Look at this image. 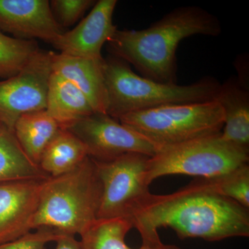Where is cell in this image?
I'll return each instance as SVG.
<instances>
[{
  "mask_svg": "<svg viewBox=\"0 0 249 249\" xmlns=\"http://www.w3.org/2000/svg\"><path fill=\"white\" fill-rule=\"evenodd\" d=\"M142 243L161 242L160 228L178 238L216 242L249 236V209L216 193L206 178H197L168 195L150 194L129 217Z\"/></svg>",
  "mask_w": 249,
  "mask_h": 249,
  "instance_id": "1",
  "label": "cell"
},
{
  "mask_svg": "<svg viewBox=\"0 0 249 249\" xmlns=\"http://www.w3.org/2000/svg\"><path fill=\"white\" fill-rule=\"evenodd\" d=\"M219 19L196 6L170 11L142 30H116L107 41L111 55L132 65L144 78L176 84L177 49L183 39L195 35L218 36Z\"/></svg>",
  "mask_w": 249,
  "mask_h": 249,
  "instance_id": "2",
  "label": "cell"
},
{
  "mask_svg": "<svg viewBox=\"0 0 249 249\" xmlns=\"http://www.w3.org/2000/svg\"><path fill=\"white\" fill-rule=\"evenodd\" d=\"M101 196L96 165L88 157L71 171L44 181L32 229L47 227L80 235L97 219Z\"/></svg>",
  "mask_w": 249,
  "mask_h": 249,
  "instance_id": "3",
  "label": "cell"
},
{
  "mask_svg": "<svg viewBox=\"0 0 249 249\" xmlns=\"http://www.w3.org/2000/svg\"><path fill=\"white\" fill-rule=\"evenodd\" d=\"M103 73L107 114L116 120L129 113L160 106L212 101L220 86L210 76L187 85L159 83L139 76L128 64L113 55L105 59Z\"/></svg>",
  "mask_w": 249,
  "mask_h": 249,
  "instance_id": "4",
  "label": "cell"
},
{
  "mask_svg": "<svg viewBox=\"0 0 249 249\" xmlns=\"http://www.w3.org/2000/svg\"><path fill=\"white\" fill-rule=\"evenodd\" d=\"M118 121L138 132L160 150L221 133L224 114L214 100L168 105L129 113Z\"/></svg>",
  "mask_w": 249,
  "mask_h": 249,
  "instance_id": "5",
  "label": "cell"
},
{
  "mask_svg": "<svg viewBox=\"0 0 249 249\" xmlns=\"http://www.w3.org/2000/svg\"><path fill=\"white\" fill-rule=\"evenodd\" d=\"M249 160V152L228 142L221 132L160 149L149 158L145 178L150 186L157 178L167 175L217 178Z\"/></svg>",
  "mask_w": 249,
  "mask_h": 249,
  "instance_id": "6",
  "label": "cell"
},
{
  "mask_svg": "<svg viewBox=\"0 0 249 249\" xmlns=\"http://www.w3.org/2000/svg\"><path fill=\"white\" fill-rule=\"evenodd\" d=\"M149 158L132 152L109 161L93 160L102 184L97 219H129L151 194L145 178Z\"/></svg>",
  "mask_w": 249,
  "mask_h": 249,
  "instance_id": "7",
  "label": "cell"
},
{
  "mask_svg": "<svg viewBox=\"0 0 249 249\" xmlns=\"http://www.w3.org/2000/svg\"><path fill=\"white\" fill-rule=\"evenodd\" d=\"M53 52L40 49L16 76L0 80V124L14 132L26 113L45 110Z\"/></svg>",
  "mask_w": 249,
  "mask_h": 249,
  "instance_id": "8",
  "label": "cell"
},
{
  "mask_svg": "<svg viewBox=\"0 0 249 249\" xmlns=\"http://www.w3.org/2000/svg\"><path fill=\"white\" fill-rule=\"evenodd\" d=\"M65 129L79 138L88 156L98 161H109L132 152L152 157L158 152L138 132L103 113H93Z\"/></svg>",
  "mask_w": 249,
  "mask_h": 249,
  "instance_id": "9",
  "label": "cell"
},
{
  "mask_svg": "<svg viewBox=\"0 0 249 249\" xmlns=\"http://www.w3.org/2000/svg\"><path fill=\"white\" fill-rule=\"evenodd\" d=\"M118 1L99 0L89 15L73 30L64 32L52 45L60 53L71 56L101 60L105 43L117 30L113 24V15Z\"/></svg>",
  "mask_w": 249,
  "mask_h": 249,
  "instance_id": "10",
  "label": "cell"
},
{
  "mask_svg": "<svg viewBox=\"0 0 249 249\" xmlns=\"http://www.w3.org/2000/svg\"><path fill=\"white\" fill-rule=\"evenodd\" d=\"M45 179L0 183V245L17 240L33 230Z\"/></svg>",
  "mask_w": 249,
  "mask_h": 249,
  "instance_id": "11",
  "label": "cell"
},
{
  "mask_svg": "<svg viewBox=\"0 0 249 249\" xmlns=\"http://www.w3.org/2000/svg\"><path fill=\"white\" fill-rule=\"evenodd\" d=\"M0 31L15 38L51 44L65 32L48 0H0Z\"/></svg>",
  "mask_w": 249,
  "mask_h": 249,
  "instance_id": "12",
  "label": "cell"
},
{
  "mask_svg": "<svg viewBox=\"0 0 249 249\" xmlns=\"http://www.w3.org/2000/svg\"><path fill=\"white\" fill-rule=\"evenodd\" d=\"M101 60L53 54L52 71L73 83L82 91L95 112L107 114V93Z\"/></svg>",
  "mask_w": 249,
  "mask_h": 249,
  "instance_id": "13",
  "label": "cell"
},
{
  "mask_svg": "<svg viewBox=\"0 0 249 249\" xmlns=\"http://www.w3.org/2000/svg\"><path fill=\"white\" fill-rule=\"evenodd\" d=\"M214 100L224 111L223 139L249 152V83L230 78L220 84Z\"/></svg>",
  "mask_w": 249,
  "mask_h": 249,
  "instance_id": "14",
  "label": "cell"
},
{
  "mask_svg": "<svg viewBox=\"0 0 249 249\" xmlns=\"http://www.w3.org/2000/svg\"><path fill=\"white\" fill-rule=\"evenodd\" d=\"M45 110L61 129L95 113L84 93L53 71L49 77Z\"/></svg>",
  "mask_w": 249,
  "mask_h": 249,
  "instance_id": "15",
  "label": "cell"
},
{
  "mask_svg": "<svg viewBox=\"0 0 249 249\" xmlns=\"http://www.w3.org/2000/svg\"><path fill=\"white\" fill-rule=\"evenodd\" d=\"M60 129L45 109L23 114L15 124L14 132L23 151L39 166L46 147Z\"/></svg>",
  "mask_w": 249,
  "mask_h": 249,
  "instance_id": "16",
  "label": "cell"
},
{
  "mask_svg": "<svg viewBox=\"0 0 249 249\" xmlns=\"http://www.w3.org/2000/svg\"><path fill=\"white\" fill-rule=\"evenodd\" d=\"M133 228L126 218L97 219L80 235L83 249H134L126 244L125 237ZM137 249H181L176 245L142 243Z\"/></svg>",
  "mask_w": 249,
  "mask_h": 249,
  "instance_id": "17",
  "label": "cell"
},
{
  "mask_svg": "<svg viewBox=\"0 0 249 249\" xmlns=\"http://www.w3.org/2000/svg\"><path fill=\"white\" fill-rule=\"evenodd\" d=\"M88 157L83 142L70 131L60 128L46 147L39 167L49 177H57L71 171Z\"/></svg>",
  "mask_w": 249,
  "mask_h": 249,
  "instance_id": "18",
  "label": "cell"
},
{
  "mask_svg": "<svg viewBox=\"0 0 249 249\" xmlns=\"http://www.w3.org/2000/svg\"><path fill=\"white\" fill-rule=\"evenodd\" d=\"M49 177L29 160L14 132L0 124V183L14 180L44 179Z\"/></svg>",
  "mask_w": 249,
  "mask_h": 249,
  "instance_id": "19",
  "label": "cell"
},
{
  "mask_svg": "<svg viewBox=\"0 0 249 249\" xmlns=\"http://www.w3.org/2000/svg\"><path fill=\"white\" fill-rule=\"evenodd\" d=\"M40 49L36 40L15 38L0 31V78L17 75Z\"/></svg>",
  "mask_w": 249,
  "mask_h": 249,
  "instance_id": "20",
  "label": "cell"
},
{
  "mask_svg": "<svg viewBox=\"0 0 249 249\" xmlns=\"http://www.w3.org/2000/svg\"><path fill=\"white\" fill-rule=\"evenodd\" d=\"M206 179L216 193L249 209V163L219 178Z\"/></svg>",
  "mask_w": 249,
  "mask_h": 249,
  "instance_id": "21",
  "label": "cell"
},
{
  "mask_svg": "<svg viewBox=\"0 0 249 249\" xmlns=\"http://www.w3.org/2000/svg\"><path fill=\"white\" fill-rule=\"evenodd\" d=\"M96 3L94 0H52L50 7L55 20L64 28L75 24Z\"/></svg>",
  "mask_w": 249,
  "mask_h": 249,
  "instance_id": "22",
  "label": "cell"
},
{
  "mask_svg": "<svg viewBox=\"0 0 249 249\" xmlns=\"http://www.w3.org/2000/svg\"><path fill=\"white\" fill-rule=\"evenodd\" d=\"M61 235L49 228H39L35 232H28L17 240L0 245V249H45L46 245L55 242Z\"/></svg>",
  "mask_w": 249,
  "mask_h": 249,
  "instance_id": "23",
  "label": "cell"
},
{
  "mask_svg": "<svg viewBox=\"0 0 249 249\" xmlns=\"http://www.w3.org/2000/svg\"><path fill=\"white\" fill-rule=\"evenodd\" d=\"M55 242V249H83L80 241L77 240L73 235L62 234Z\"/></svg>",
  "mask_w": 249,
  "mask_h": 249,
  "instance_id": "24",
  "label": "cell"
}]
</instances>
